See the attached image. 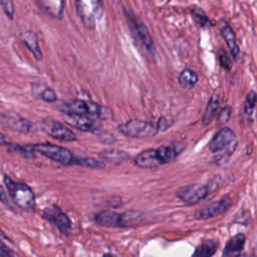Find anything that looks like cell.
Returning <instances> with one entry per match:
<instances>
[{
	"instance_id": "18",
	"label": "cell",
	"mask_w": 257,
	"mask_h": 257,
	"mask_svg": "<svg viewBox=\"0 0 257 257\" xmlns=\"http://www.w3.org/2000/svg\"><path fill=\"white\" fill-rule=\"evenodd\" d=\"M220 32H221V35H222V37L224 38V40L227 44L232 56L234 58H237V56L240 53V49H239V46L237 44L236 36H235V33H234L233 29L231 28V26L227 22H225V23L222 24Z\"/></svg>"
},
{
	"instance_id": "29",
	"label": "cell",
	"mask_w": 257,
	"mask_h": 257,
	"mask_svg": "<svg viewBox=\"0 0 257 257\" xmlns=\"http://www.w3.org/2000/svg\"><path fill=\"white\" fill-rule=\"evenodd\" d=\"M0 5L5 12V14L10 18L13 19L14 16V6L11 0H0Z\"/></svg>"
},
{
	"instance_id": "13",
	"label": "cell",
	"mask_w": 257,
	"mask_h": 257,
	"mask_svg": "<svg viewBox=\"0 0 257 257\" xmlns=\"http://www.w3.org/2000/svg\"><path fill=\"white\" fill-rule=\"evenodd\" d=\"M134 164L143 169H151L164 165L158 149H148L141 152L135 157Z\"/></svg>"
},
{
	"instance_id": "23",
	"label": "cell",
	"mask_w": 257,
	"mask_h": 257,
	"mask_svg": "<svg viewBox=\"0 0 257 257\" xmlns=\"http://www.w3.org/2000/svg\"><path fill=\"white\" fill-rule=\"evenodd\" d=\"M219 103H220V99H219V95L217 93L212 94V96L210 97L208 104L206 106L205 112H204V116H203V123L204 124H208L211 122V120L213 119V117L215 116L217 109L219 107Z\"/></svg>"
},
{
	"instance_id": "7",
	"label": "cell",
	"mask_w": 257,
	"mask_h": 257,
	"mask_svg": "<svg viewBox=\"0 0 257 257\" xmlns=\"http://www.w3.org/2000/svg\"><path fill=\"white\" fill-rule=\"evenodd\" d=\"M126 18L128 21V25L132 29V32L134 33L135 37L141 42V44L145 47L147 52L151 55L155 54V48L152 36L147 28V26L144 24V22L137 17L134 14L126 13Z\"/></svg>"
},
{
	"instance_id": "16",
	"label": "cell",
	"mask_w": 257,
	"mask_h": 257,
	"mask_svg": "<svg viewBox=\"0 0 257 257\" xmlns=\"http://www.w3.org/2000/svg\"><path fill=\"white\" fill-rule=\"evenodd\" d=\"M38 8L52 18L60 19L63 14L64 0H34Z\"/></svg>"
},
{
	"instance_id": "31",
	"label": "cell",
	"mask_w": 257,
	"mask_h": 257,
	"mask_svg": "<svg viewBox=\"0 0 257 257\" xmlns=\"http://www.w3.org/2000/svg\"><path fill=\"white\" fill-rule=\"evenodd\" d=\"M0 201L2 203H5L6 205H8V200H7V197H6V193H5V191L2 187H0Z\"/></svg>"
},
{
	"instance_id": "27",
	"label": "cell",
	"mask_w": 257,
	"mask_h": 257,
	"mask_svg": "<svg viewBox=\"0 0 257 257\" xmlns=\"http://www.w3.org/2000/svg\"><path fill=\"white\" fill-rule=\"evenodd\" d=\"M39 97L46 102H54L57 99L55 91L50 87H45L39 92Z\"/></svg>"
},
{
	"instance_id": "8",
	"label": "cell",
	"mask_w": 257,
	"mask_h": 257,
	"mask_svg": "<svg viewBox=\"0 0 257 257\" xmlns=\"http://www.w3.org/2000/svg\"><path fill=\"white\" fill-rule=\"evenodd\" d=\"M41 130L49 137L59 141L73 142L77 139L76 135L72 133L67 126L51 117H46L42 119Z\"/></svg>"
},
{
	"instance_id": "15",
	"label": "cell",
	"mask_w": 257,
	"mask_h": 257,
	"mask_svg": "<svg viewBox=\"0 0 257 257\" xmlns=\"http://www.w3.org/2000/svg\"><path fill=\"white\" fill-rule=\"evenodd\" d=\"M3 121L13 131L20 133H33L37 130L36 125L33 122L14 113L5 114L3 116Z\"/></svg>"
},
{
	"instance_id": "24",
	"label": "cell",
	"mask_w": 257,
	"mask_h": 257,
	"mask_svg": "<svg viewBox=\"0 0 257 257\" xmlns=\"http://www.w3.org/2000/svg\"><path fill=\"white\" fill-rule=\"evenodd\" d=\"M76 165L89 168V169H103L104 165L103 163L99 162L96 159L93 158H77Z\"/></svg>"
},
{
	"instance_id": "11",
	"label": "cell",
	"mask_w": 257,
	"mask_h": 257,
	"mask_svg": "<svg viewBox=\"0 0 257 257\" xmlns=\"http://www.w3.org/2000/svg\"><path fill=\"white\" fill-rule=\"evenodd\" d=\"M63 119L68 125L82 132L92 133V132H96L100 127V123L96 119L86 114L64 113Z\"/></svg>"
},
{
	"instance_id": "28",
	"label": "cell",
	"mask_w": 257,
	"mask_h": 257,
	"mask_svg": "<svg viewBox=\"0 0 257 257\" xmlns=\"http://www.w3.org/2000/svg\"><path fill=\"white\" fill-rule=\"evenodd\" d=\"M9 147H10V150L12 152H14V153H16L18 155H21L24 158H31V157H33L34 153L31 152L29 149H27L26 146L25 147H20L18 145H11L10 144Z\"/></svg>"
},
{
	"instance_id": "3",
	"label": "cell",
	"mask_w": 257,
	"mask_h": 257,
	"mask_svg": "<svg viewBox=\"0 0 257 257\" xmlns=\"http://www.w3.org/2000/svg\"><path fill=\"white\" fill-rule=\"evenodd\" d=\"M33 153H37L46 157L49 160H52L56 163H59L63 166H71L76 165L77 158L73 156V154L60 146L49 144V143H41V144H33L26 146Z\"/></svg>"
},
{
	"instance_id": "34",
	"label": "cell",
	"mask_w": 257,
	"mask_h": 257,
	"mask_svg": "<svg viewBox=\"0 0 257 257\" xmlns=\"http://www.w3.org/2000/svg\"><path fill=\"white\" fill-rule=\"evenodd\" d=\"M0 238H6V235L1 230H0Z\"/></svg>"
},
{
	"instance_id": "26",
	"label": "cell",
	"mask_w": 257,
	"mask_h": 257,
	"mask_svg": "<svg viewBox=\"0 0 257 257\" xmlns=\"http://www.w3.org/2000/svg\"><path fill=\"white\" fill-rule=\"evenodd\" d=\"M192 15H193V18H194L195 22L198 23L201 26H205L209 22L208 17L206 16V14L203 12L202 9H199V8L193 9Z\"/></svg>"
},
{
	"instance_id": "9",
	"label": "cell",
	"mask_w": 257,
	"mask_h": 257,
	"mask_svg": "<svg viewBox=\"0 0 257 257\" xmlns=\"http://www.w3.org/2000/svg\"><path fill=\"white\" fill-rule=\"evenodd\" d=\"M209 189L203 184H191L177 190V197L187 205H195L206 198Z\"/></svg>"
},
{
	"instance_id": "21",
	"label": "cell",
	"mask_w": 257,
	"mask_h": 257,
	"mask_svg": "<svg viewBox=\"0 0 257 257\" xmlns=\"http://www.w3.org/2000/svg\"><path fill=\"white\" fill-rule=\"evenodd\" d=\"M218 249V242L215 240H206L202 242L195 250L192 257H212Z\"/></svg>"
},
{
	"instance_id": "25",
	"label": "cell",
	"mask_w": 257,
	"mask_h": 257,
	"mask_svg": "<svg viewBox=\"0 0 257 257\" xmlns=\"http://www.w3.org/2000/svg\"><path fill=\"white\" fill-rule=\"evenodd\" d=\"M257 101V94L254 90H251L248 92L246 99H245V103H244V111L247 115H251V113L254 110L255 104Z\"/></svg>"
},
{
	"instance_id": "10",
	"label": "cell",
	"mask_w": 257,
	"mask_h": 257,
	"mask_svg": "<svg viewBox=\"0 0 257 257\" xmlns=\"http://www.w3.org/2000/svg\"><path fill=\"white\" fill-rule=\"evenodd\" d=\"M43 217L52 223L62 234L69 235L71 230V222L68 216L56 205H51L44 209Z\"/></svg>"
},
{
	"instance_id": "35",
	"label": "cell",
	"mask_w": 257,
	"mask_h": 257,
	"mask_svg": "<svg viewBox=\"0 0 257 257\" xmlns=\"http://www.w3.org/2000/svg\"><path fill=\"white\" fill-rule=\"evenodd\" d=\"M243 257H250V256H243Z\"/></svg>"
},
{
	"instance_id": "33",
	"label": "cell",
	"mask_w": 257,
	"mask_h": 257,
	"mask_svg": "<svg viewBox=\"0 0 257 257\" xmlns=\"http://www.w3.org/2000/svg\"><path fill=\"white\" fill-rule=\"evenodd\" d=\"M102 257H115V256H113V255L110 254V253H105Z\"/></svg>"
},
{
	"instance_id": "19",
	"label": "cell",
	"mask_w": 257,
	"mask_h": 257,
	"mask_svg": "<svg viewBox=\"0 0 257 257\" xmlns=\"http://www.w3.org/2000/svg\"><path fill=\"white\" fill-rule=\"evenodd\" d=\"M21 39H22L23 43L26 45V47L33 54L35 59H37V60L42 59V52H41L39 44H38V38L34 32L25 31L24 33L21 34Z\"/></svg>"
},
{
	"instance_id": "4",
	"label": "cell",
	"mask_w": 257,
	"mask_h": 257,
	"mask_svg": "<svg viewBox=\"0 0 257 257\" xmlns=\"http://www.w3.org/2000/svg\"><path fill=\"white\" fill-rule=\"evenodd\" d=\"M4 184L14 203L22 209H31L35 204V195L31 188L24 183L16 182L4 176Z\"/></svg>"
},
{
	"instance_id": "32",
	"label": "cell",
	"mask_w": 257,
	"mask_h": 257,
	"mask_svg": "<svg viewBox=\"0 0 257 257\" xmlns=\"http://www.w3.org/2000/svg\"><path fill=\"white\" fill-rule=\"evenodd\" d=\"M6 139H5V136L4 135H2L1 133H0V146H2V145H4L5 143H6V141H5Z\"/></svg>"
},
{
	"instance_id": "5",
	"label": "cell",
	"mask_w": 257,
	"mask_h": 257,
	"mask_svg": "<svg viewBox=\"0 0 257 257\" xmlns=\"http://www.w3.org/2000/svg\"><path fill=\"white\" fill-rule=\"evenodd\" d=\"M77 15L83 26L92 29L103 13L102 0H75Z\"/></svg>"
},
{
	"instance_id": "1",
	"label": "cell",
	"mask_w": 257,
	"mask_h": 257,
	"mask_svg": "<svg viewBox=\"0 0 257 257\" xmlns=\"http://www.w3.org/2000/svg\"><path fill=\"white\" fill-rule=\"evenodd\" d=\"M170 124L169 120L161 117L156 121L145 120L140 118H132L118 125L117 130L120 134L136 139L151 138L157 135L160 131L166 130Z\"/></svg>"
},
{
	"instance_id": "12",
	"label": "cell",
	"mask_w": 257,
	"mask_h": 257,
	"mask_svg": "<svg viewBox=\"0 0 257 257\" xmlns=\"http://www.w3.org/2000/svg\"><path fill=\"white\" fill-rule=\"evenodd\" d=\"M231 205V199L229 196H224L221 200L212 203L211 205L199 210L196 213V218L199 220H207L217 217L228 210Z\"/></svg>"
},
{
	"instance_id": "30",
	"label": "cell",
	"mask_w": 257,
	"mask_h": 257,
	"mask_svg": "<svg viewBox=\"0 0 257 257\" xmlns=\"http://www.w3.org/2000/svg\"><path fill=\"white\" fill-rule=\"evenodd\" d=\"M218 56H219V61H220V64L221 66L226 69V70H229L231 68V61L229 59V57L227 56L226 52L223 50V49H219L218 51Z\"/></svg>"
},
{
	"instance_id": "20",
	"label": "cell",
	"mask_w": 257,
	"mask_h": 257,
	"mask_svg": "<svg viewBox=\"0 0 257 257\" xmlns=\"http://www.w3.org/2000/svg\"><path fill=\"white\" fill-rule=\"evenodd\" d=\"M98 156L102 160L107 161V162L112 163V164H116V165L121 164V163L128 160V154L125 153L124 151L117 150V149L101 151L100 153H98Z\"/></svg>"
},
{
	"instance_id": "17",
	"label": "cell",
	"mask_w": 257,
	"mask_h": 257,
	"mask_svg": "<svg viewBox=\"0 0 257 257\" xmlns=\"http://www.w3.org/2000/svg\"><path fill=\"white\" fill-rule=\"evenodd\" d=\"M245 244V236L237 234L232 237L226 244L222 257H239Z\"/></svg>"
},
{
	"instance_id": "14",
	"label": "cell",
	"mask_w": 257,
	"mask_h": 257,
	"mask_svg": "<svg viewBox=\"0 0 257 257\" xmlns=\"http://www.w3.org/2000/svg\"><path fill=\"white\" fill-rule=\"evenodd\" d=\"M235 142V133L229 127H223L212 138L209 143L211 152H219Z\"/></svg>"
},
{
	"instance_id": "6",
	"label": "cell",
	"mask_w": 257,
	"mask_h": 257,
	"mask_svg": "<svg viewBox=\"0 0 257 257\" xmlns=\"http://www.w3.org/2000/svg\"><path fill=\"white\" fill-rule=\"evenodd\" d=\"M133 212H125L120 214L114 211H101L95 215V222L103 227L108 228H123L133 225L134 216Z\"/></svg>"
},
{
	"instance_id": "22",
	"label": "cell",
	"mask_w": 257,
	"mask_h": 257,
	"mask_svg": "<svg viewBox=\"0 0 257 257\" xmlns=\"http://www.w3.org/2000/svg\"><path fill=\"white\" fill-rule=\"evenodd\" d=\"M178 80L182 87L190 89L193 88L198 82V75L194 70L190 68H185L180 72Z\"/></svg>"
},
{
	"instance_id": "2",
	"label": "cell",
	"mask_w": 257,
	"mask_h": 257,
	"mask_svg": "<svg viewBox=\"0 0 257 257\" xmlns=\"http://www.w3.org/2000/svg\"><path fill=\"white\" fill-rule=\"evenodd\" d=\"M59 109L64 113L86 114L99 118H108L112 115L110 108L92 101H86L81 99L64 101L59 104Z\"/></svg>"
}]
</instances>
